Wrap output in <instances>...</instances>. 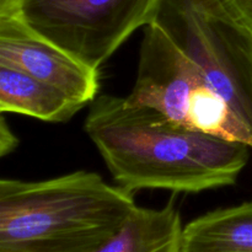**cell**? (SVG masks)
Listing matches in <instances>:
<instances>
[{
  "label": "cell",
  "mask_w": 252,
  "mask_h": 252,
  "mask_svg": "<svg viewBox=\"0 0 252 252\" xmlns=\"http://www.w3.org/2000/svg\"><path fill=\"white\" fill-rule=\"evenodd\" d=\"M84 129L113 181L129 192L199 193L233 186L249 161V145L189 129L155 108L98 95Z\"/></svg>",
  "instance_id": "cell-1"
},
{
  "label": "cell",
  "mask_w": 252,
  "mask_h": 252,
  "mask_svg": "<svg viewBox=\"0 0 252 252\" xmlns=\"http://www.w3.org/2000/svg\"><path fill=\"white\" fill-rule=\"evenodd\" d=\"M132 192L91 171L0 180V252H95L137 208Z\"/></svg>",
  "instance_id": "cell-2"
},
{
  "label": "cell",
  "mask_w": 252,
  "mask_h": 252,
  "mask_svg": "<svg viewBox=\"0 0 252 252\" xmlns=\"http://www.w3.org/2000/svg\"><path fill=\"white\" fill-rule=\"evenodd\" d=\"M148 25L194 64L252 139L251 30L223 0H158Z\"/></svg>",
  "instance_id": "cell-3"
},
{
  "label": "cell",
  "mask_w": 252,
  "mask_h": 252,
  "mask_svg": "<svg viewBox=\"0 0 252 252\" xmlns=\"http://www.w3.org/2000/svg\"><path fill=\"white\" fill-rule=\"evenodd\" d=\"M143 29L137 78L126 100L155 108L189 129L252 148L248 130L194 64L157 26Z\"/></svg>",
  "instance_id": "cell-4"
},
{
  "label": "cell",
  "mask_w": 252,
  "mask_h": 252,
  "mask_svg": "<svg viewBox=\"0 0 252 252\" xmlns=\"http://www.w3.org/2000/svg\"><path fill=\"white\" fill-rule=\"evenodd\" d=\"M158 0H10L0 14H15L29 29L94 69L147 26Z\"/></svg>",
  "instance_id": "cell-5"
},
{
  "label": "cell",
  "mask_w": 252,
  "mask_h": 252,
  "mask_svg": "<svg viewBox=\"0 0 252 252\" xmlns=\"http://www.w3.org/2000/svg\"><path fill=\"white\" fill-rule=\"evenodd\" d=\"M0 63L54 86L84 106L98 96L100 70L37 34L15 14H0Z\"/></svg>",
  "instance_id": "cell-6"
},
{
  "label": "cell",
  "mask_w": 252,
  "mask_h": 252,
  "mask_svg": "<svg viewBox=\"0 0 252 252\" xmlns=\"http://www.w3.org/2000/svg\"><path fill=\"white\" fill-rule=\"evenodd\" d=\"M84 105L54 86L0 63V112L19 113L46 122H66Z\"/></svg>",
  "instance_id": "cell-7"
},
{
  "label": "cell",
  "mask_w": 252,
  "mask_h": 252,
  "mask_svg": "<svg viewBox=\"0 0 252 252\" xmlns=\"http://www.w3.org/2000/svg\"><path fill=\"white\" fill-rule=\"evenodd\" d=\"M182 231L181 214L174 202L158 209L138 206L95 252H181Z\"/></svg>",
  "instance_id": "cell-8"
},
{
  "label": "cell",
  "mask_w": 252,
  "mask_h": 252,
  "mask_svg": "<svg viewBox=\"0 0 252 252\" xmlns=\"http://www.w3.org/2000/svg\"><path fill=\"white\" fill-rule=\"evenodd\" d=\"M181 252H252V199L189 221L182 231Z\"/></svg>",
  "instance_id": "cell-9"
},
{
  "label": "cell",
  "mask_w": 252,
  "mask_h": 252,
  "mask_svg": "<svg viewBox=\"0 0 252 252\" xmlns=\"http://www.w3.org/2000/svg\"><path fill=\"white\" fill-rule=\"evenodd\" d=\"M233 14L252 31V0H223Z\"/></svg>",
  "instance_id": "cell-10"
},
{
  "label": "cell",
  "mask_w": 252,
  "mask_h": 252,
  "mask_svg": "<svg viewBox=\"0 0 252 252\" xmlns=\"http://www.w3.org/2000/svg\"><path fill=\"white\" fill-rule=\"evenodd\" d=\"M17 138L14 133L7 127L6 121L1 117V125H0V155L5 157L7 153H11L17 147Z\"/></svg>",
  "instance_id": "cell-11"
}]
</instances>
